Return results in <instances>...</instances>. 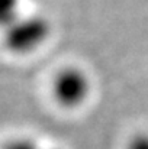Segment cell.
<instances>
[{"label":"cell","instance_id":"7a4b0ae2","mask_svg":"<svg viewBox=\"0 0 148 149\" xmlns=\"http://www.w3.org/2000/svg\"><path fill=\"white\" fill-rule=\"evenodd\" d=\"M92 93V81L87 72L76 65L61 68L52 80V96L55 101L67 109L83 106Z\"/></svg>","mask_w":148,"mask_h":149},{"label":"cell","instance_id":"5b68a950","mask_svg":"<svg viewBox=\"0 0 148 149\" xmlns=\"http://www.w3.org/2000/svg\"><path fill=\"white\" fill-rule=\"evenodd\" d=\"M125 149H148V132L134 133L128 139Z\"/></svg>","mask_w":148,"mask_h":149},{"label":"cell","instance_id":"6da1fadb","mask_svg":"<svg viewBox=\"0 0 148 149\" xmlns=\"http://www.w3.org/2000/svg\"><path fill=\"white\" fill-rule=\"evenodd\" d=\"M51 35V23L41 15H20L3 29V44L16 55L39 49Z\"/></svg>","mask_w":148,"mask_h":149},{"label":"cell","instance_id":"8992f818","mask_svg":"<svg viewBox=\"0 0 148 149\" xmlns=\"http://www.w3.org/2000/svg\"><path fill=\"white\" fill-rule=\"evenodd\" d=\"M51 149H60V148H51Z\"/></svg>","mask_w":148,"mask_h":149},{"label":"cell","instance_id":"277c9868","mask_svg":"<svg viewBox=\"0 0 148 149\" xmlns=\"http://www.w3.org/2000/svg\"><path fill=\"white\" fill-rule=\"evenodd\" d=\"M0 149H39V146L29 138H15L7 141Z\"/></svg>","mask_w":148,"mask_h":149},{"label":"cell","instance_id":"3957f363","mask_svg":"<svg viewBox=\"0 0 148 149\" xmlns=\"http://www.w3.org/2000/svg\"><path fill=\"white\" fill-rule=\"evenodd\" d=\"M22 0H0V29L7 28L20 13Z\"/></svg>","mask_w":148,"mask_h":149}]
</instances>
